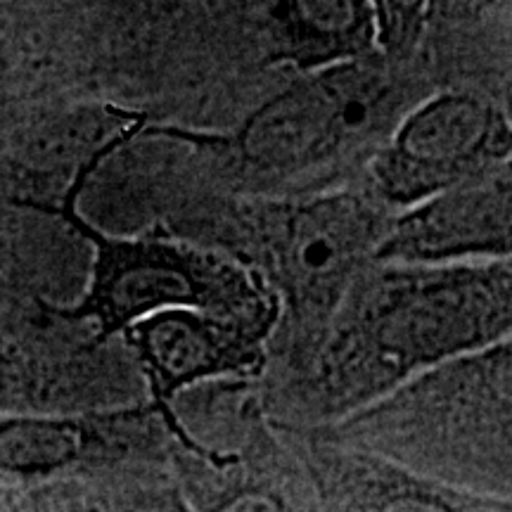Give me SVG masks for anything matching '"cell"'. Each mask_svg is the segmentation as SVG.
<instances>
[{
  "instance_id": "obj_1",
  "label": "cell",
  "mask_w": 512,
  "mask_h": 512,
  "mask_svg": "<svg viewBox=\"0 0 512 512\" xmlns=\"http://www.w3.org/2000/svg\"><path fill=\"white\" fill-rule=\"evenodd\" d=\"M147 131L145 114L128 112L119 133L102 143L76 171L60 204L38 209L60 216L93 247L91 283L83 299L62 316L95 320L100 337L126 332L138 320L162 311L192 309L216 316L245 318L261 302L247 275L228 261L169 238H117L102 233L79 211V197L98 166L121 145Z\"/></svg>"
},
{
  "instance_id": "obj_2",
  "label": "cell",
  "mask_w": 512,
  "mask_h": 512,
  "mask_svg": "<svg viewBox=\"0 0 512 512\" xmlns=\"http://www.w3.org/2000/svg\"><path fill=\"white\" fill-rule=\"evenodd\" d=\"M512 145L503 110L470 93H441L408 114L375 164L380 192L425 204L482 176Z\"/></svg>"
},
{
  "instance_id": "obj_3",
  "label": "cell",
  "mask_w": 512,
  "mask_h": 512,
  "mask_svg": "<svg viewBox=\"0 0 512 512\" xmlns=\"http://www.w3.org/2000/svg\"><path fill=\"white\" fill-rule=\"evenodd\" d=\"M358 62L313 72L273 95L223 143L261 171H297L328 159L366 121L380 86Z\"/></svg>"
},
{
  "instance_id": "obj_4",
  "label": "cell",
  "mask_w": 512,
  "mask_h": 512,
  "mask_svg": "<svg viewBox=\"0 0 512 512\" xmlns=\"http://www.w3.org/2000/svg\"><path fill=\"white\" fill-rule=\"evenodd\" d=\"M261 235L292 297L328 302L370 252H380V221L351 195L275 204L261 214Z\"/></svg>"
},
{
  "instance_id": "obj_5",
  "label": "cell",
  "mask_w": 512,
  "mask_h": 512,
  "mask_svg": "<svg viewBox=\"0 0 512 512\" xmlns=\"http://www.w3.org/2000/svg\"><path fill=\"white\" fill-rule=\"evenodd\" d=\"M377 254L403 264L512 256V178L482 174L418 204Z\"/></svg>"
},
{
  "instance_id": "obj_6",
  "label": "cell",
  "mask_w": 512,
  "mask_h": 512,
  "mask_svg": "<svg viewBox=\"0 0 512 512\" xmlns=\"http://www.w3.org/2000/svg\"><path fill=\"white\" fill-rule=\"evenodd\" d=\"M124 335L138 351L155 408L183 444L197 448L178 427L171 399L202 377L233 373L254 361L256 351L242 318L226 320L207 311L174 309L138 320ZM197 451L202 453V448Z\"/></svg>"
},
{
  "instance_id": "obj_7",
  "label": "cell",
  "mask_w": 512,
  "mask_h": 512,
  "mask_svg": "<svg viewBox=\"0 0 512 512\" xmlns=\"http://www.w3.org/2000/svg\"><path fill=\"white\" fill-rule=\"evenodd\" d=\"M280 53L302 72L358 62L377 41L373 0H283Z\"/></svg>"
},
{
  "instance_id": "obj_8",
  "label": "cell",
  "mask_w": 512,
  "mask_h": 512,
  "mask_svg": "<svg viewBox=\"0 0 512 512\" xmlns=\"http://www.w3.org/2000/svg\"><path fill=\"white\" fill-rule=\"evenodd\" d=\"M81 446V430L64 420L0 422V467L50 470L69 463Z\"/></svg>"
},
{
  "instance_id": "obj_9",
  "label": "cell",
  "mask_w": 512,
  "mask_h": 512,
  "mask_svg": "<svg viewBox=\"0 0 512 512\" xmlns=\"http://www.w3.org/2000/svg\"><path fill=\"white\" fill-rule=\"evenodd\" d=\"M432 3L434 0H373L377 41L392 53L413 46Z\"/></svg>"
},
{
  "instance_id": "obj_10",
  "label": "cell",
  "mask_w": 512,
  "mask_h": 512,
  "mask_svg": "<svg viewBox=\"0 0 512 512\" xmlns=\"http://www.w3.org/2000/svg\"><path fill=\"white\" fill-rule=\"evenodd\" d=\"M503 114L512 126V81L508 83V88H505V110H503Z\"/></svg>"
}]
</instances>
